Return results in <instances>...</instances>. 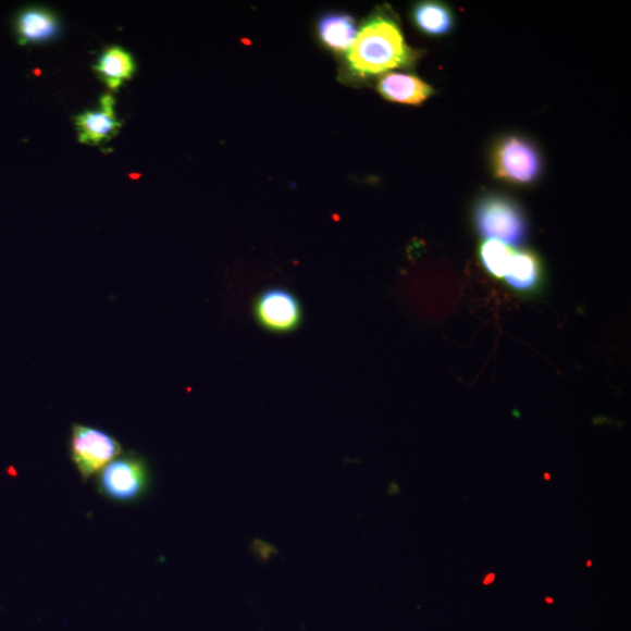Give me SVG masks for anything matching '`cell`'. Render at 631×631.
Here are the masks:
<instances>
[{"mask_svg":"<svg viewBox=\"0 0 631 631\" xmlns=\"http://www.w3.org/2000/svg\"><path fill=\"white\" fill-rule=\"evenodd\" d=\"M347 66L360 78L407 67L415 52L406 44L399 24L389 14H373L358 30L347 52Z\"/></svg>","mask_w":631,"mask_h":631,"instance_id":"obj_1","label":"cell"},{"mask_svg":"<svg viewBox=\"0 0 631 631\" xmlns=\"http://www.w3.org/2000/svg\"><path fill=\"white\" fill-rule=\"evenodd\" d=\"M473 225L484 240L499 242L509 247L523 245L529 235L524 211L511 198L485 195L473 209Z\"/></svg>","mask_w":631,"mask_h":631,"instance_id":"obj_2","label":"cell"},{"mask_svg":"<svg viewBox=\"0 0 631 631\" xmlns=\"http://www.w3.org/2000/svg\"><path fill=\"white\" fill-rule=\"evenodd\" d=\"M97 484L100 495L110 502L134 504L149 492L150 466L138 453H122L99 472Z\"/></svg>","mask_w":631,"mask_h":631,"instance_id":"obj_3","label":"cell"},{"mask_svg":"<svg viewBox=\"0 0 631 631\" xmlns=\"http://www.w3.org/2000/svg\"><path fill=\"white\" fill-rule=\"evenodd\" d=\"M495 176L512 185H532L543 173L542 154L532 141L523 136L500 138L493 151Z\"/></svg>","mask_w":631,"mask_h":631,"instance_id":"obj_4","label":"cell"},{"mask_svg":"<svg viewBox=\"0 0 631 631\" xmlns=\"http://www.w3.org/2000/svg\"><path fill=\"white\" fill-rule=\"evenodd\" d=\"M122 453L121 442L107 431L89 424H72L71 461L84 481L99 473Z\"/></svg>","mask_w":631,"mask_h":631,"instance_id":"obj_5","label":"cell"},{"mask_svg":"<svg viewBox=\"0 0 631 631\" xmlns=\"http://www.w3.org/2000/svg\"><path fill=\"white\" fill-rule=\"evenodd\" d=\"M252 318L273 335H289L304 325L305 308L301 299L284 287H267L252 299Z\"/></svg>","mask_w":631,"mask_h":631,"instance_id":"obj_6","label":"cell"},{"mask_svg":"<svg viewBox=\"0 0 631 631\" xmlns=\"http://www.w3.org/2000/svg\"><path fill=\"white\" fill-rule=\"evenodd\" d=\"M116 101L113 95L106 94L97 109L75 117L78 141L85 146L98 147L114 138L122 126L115 112Z\"/></svg>","mask_w":631,"mask_h":631,"instance_id":"obj_7","label":"cell"},{"mask_svg":"<svg viewBox=\"0 0 631 631\" xmlns=\"http://www.w3.org/2000/svg\"><path fill=\"white\" fill-rule=\"evenodd\" d=\"M507 287L519 296H535L544 287L543 261L530 249L515 250L508 275L503 280Z\"/></svg>","mask_w":631,"mask_h":631,"instance_id":"obj_8","label":"cell"},{"mask_svg":"<svg viewBox=\"0 0 631 631\" xmlns=\"http://www.w3.org/2000/svg\"><path fill=\"white\" fill-rule=\"evenodd\" d=\"M14 29L23 45L51 42L62 32L58 15L45 8H27L21 11L15 17Z\"/></svg>","mask_w":631,"mask_h":631,"instance_id":"obj_9","label":"cell"},{"mask_svg":"<svg viewBox=\"0 0 631 631\" xmlns=\"http://www.w3.org/2000/svg\"><path fill=\"white\" fill-rule=\"evenodd\" d=\"M376 89L391 102L419 106L429 100L434 89L420 77L405 73H386L379 78Z\"/></svg>","mask_w":631,"mask_h":631,"instance_id":"obj_10","label":"cell"},{"mask_svg":"<svg viewBox=\"0 0 631 631\" xmlns=\"http://www.w3.org/2000/svg\"><path fill=\"white\" fill-rule=\"evenodd\" d=\"M94 71L110 90H117L134 76L136 61L122 47L112 46L101 53L94 65Z\"/></svg>","mask_w":631,"mask_h":631,"instance_id":"obj_11","label":"cell"},{"mask_svg":"<svg viewBox=\"0 0 631 631\" xmlns=\"http://www.w3.org/2000/svg\"><path fill=\"white\" fill-rule=\"evenodd\" d=\"M321 41L327 50L338 53L349 52L357 37V24L346 13H326L318 22Z\"/></svg>","mask_w":631,"mask_h":631,"instance_id":"obj_12","label":"cell"},{"mask_svg":"<svg viewBox=\"0 0 631 631\" xmlns=\"http://www.w3.org/2000/svg\"><path fill=\"white\" fill-rule=\"evenodd\" d=\"M412 21L421 34L430 37L447 36L455 27L451 9L440 2H421L412 10Z\"/></svg>","mask_w":631,"mask_h":631,"instance_id":"obj_13","label":"cell"},{"mask_svg":"<svg viewBox=\"0 0 631 631\" xmlns=\"http://www.w3.org/2000/svg\"><path fill=\"white\" fill-rule=\"evenodd\" d=\"M514 249L495 240H484L479 247V259L484 271L495 280L508 275Z\"/></svg>","mask_w":631,"mask_h":631,"instance_id":"obj_14","label":"cell"},{"mask_svg":"<svg viewBox=\"0 0 631 631\" xmlns=\"http://www.w3.org/2000/svg\"><path fill=\"white\" fill-rule=\"evenodd\" d=\"M496 579V574L495 573H491L484 577L483 579V585L487 586L491 585L492 582H494Z\"/></svg>","mask_w":631,"mask_h":631,"instance_id":"obj_15","label":"cell"},{"mask_svg":"<svg viewBox=\"0 0 631 631\" xmlns=\"http://www.w3.org/2000/svg\"><path fill=\"white\" fill-rule=\"evenodd\" d=\"M546 602H547L548 604H554V598H549V597H547V598H546Z\"/></svg>","mask_w":631,"mask_h":631,"instance_id":"obj_16","label":"cell"},{"mask_svg":"<svg viewBox=\"0 0 631 631\" xmlns=\"http://www.w3.org/2000/svg\"><path fill=\"white\" fill-rule=\"evenodd\" d=\"M545 480H546V481H549V480H550V478H549L548 473H545Z\"/></svg>","mask_w":631,"mask_h":631,"instance_id":"obj_17","label":"cell"},{"mask_svg":"<svg viewBox=\"0 0 631 631\" xmlns=\"http://www.w3.org/2000/svg\"><path fill=\"white\" fill-rule=\"evenodd\" d=\"M591 566H592V561H591V560H589V561H587V567H591Z\"/></svg>","mask_w":631,"mask_h":631,"instance_id":"obj_18","label":"cell"}]
</instances>
